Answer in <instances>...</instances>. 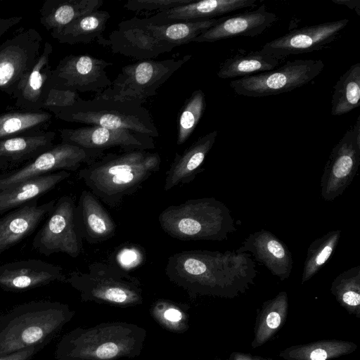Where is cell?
I'll list each match as a JSON object with an SVG mask.
<instances>
[{
  "label": "cell",
  "instance_id": "1",
  "mask_svg": "<svg viewBox=\"0 0 360 360\" xmlns=\"http://www.w3.org/2000/svg\"><path fill=\"white\" fill-rule=\"evenodd\" d=\"M256 264L248 252L184 250L171 255L165 274L192 300L199 296L233 299L255 284Z\"/></svg>",
  "mask_w": 360,
  "mask_h": 360
},
{
  "label": "cell",
  "instance_id": "2",
  "mask_svg": "<svg viewBox=\"0 0 360 360\" xmlns=\"http://www.w3.org/2000/svg\"><path fill=\"white\" fill-rule=\"evenodd\" d=\"M158 153L145 150L110 153L78 172L89 191L110 207H119L124 197L135 193L160 168Z\"/></svg>",
  "mask_w": 360,
  "mask_h": 360
},
{
  "label": "cell",
  "instance_id": "3",
  "mask_svg": "<svg viewBox=\"0 0 360 360\" xmlns=\"http://www.w3.org/2000/svg\"><path fill=\"white\" fill-rule=\"evenodd\" d=\"M146 338L143 327L123 321L77 327L62 337L55 357L57 360L133 359L141 354Z\"/></svg>",
  "mask_w": 360,
  "mask_h": 360
},
{
  "label": "cell",
  "instance_id": "4",
  "mask_svg": "<svg viewBox=\"0 0 360 360\" xmlns=\"http://www.w3.org/2000/svg\"><path fill=\"white\" fill-rule=\"evenodd\" d=\"M67 304L35 300L0 312V356L51 341L74 317Z\"/></svg>",
  "mask_w": 360,
  "mask_h": 360
},
{
  "label": "cell",
  "instance_id": "5",
  "mask_svg": "<svg viewBox=\"0 0 360 360\" xmlns=\"http://www.w3.org/2000/svg\"><path fill=\"white\" fill-rule=\"evenodd\" d=\"M158 221L165 233L184 241H221L237 229L231 210L214 198L169 205L159 214Z\"/></svg>",
  "mask_w": 360,
  "mask_h": 360
},
{
  "label": "cell",
  "instance_id": "6",
  "mask_svg": "<svg viewBox=\"0 0 360 360\" xmlns=\"http://www.w3.org/2000/svg\"><path fill=\"white\" fill-rule=\"evenodd\" d=\"M56 118L113 130H127L155 138L159 131L150 112L141 104L128 101L94 97L79 98L70 106L49 108Z\"/></svg>",
  "mask_w": 360,
  "mask_h": 360
},
{
  "label": "cell",
  "instance_id": "7",
  "mask_svg": "<svg viewBox=\"0 0 360 360\" xmlns=\"http://www.w3.org/2000/svg\"><path fill=\"white\" fill-rule=\"evenodd\" d=\"M66 276L65 283L79 293L82 302L121 308L143 303L140 281L115 264L93 262L88 271H73Z\"/></svg>",
  "mask_w": 360,
  "mask_h": 360
},
{
  "label": "cell",
  "instance_id": "8",
  "mask_svg": "<svg viewBox=\"0 0 360 360\" xmlns=\"http://www.w3.org/2000/svg\"><path fill=\"white\" fill-rule=\"evenodd\" d=\"M191 57V55H186L181 58L143 60L127 65L112 81V84L96 94L95 97L128 101L142 105L147 99L155 96L158 89Z\"/></svg>",
  "mask_w": 360,
  "mask_h": 360
},
{
  "label": "cell",
  "instance_id": "9",
  "mask_svg": "<svg viewBox=\"0 0 360 360\" xmlns=\"http://www.w3.org/2000/svg\"><path fill=\"white\" fill-rule=\"evenodd\" d=\"M324 68L321 60H288L271 71L233 79L229 85L234 92L248 97H264L291 91L318 76Z\"/></svg>",
  "mask_w": 360,
  "mask_h": 360
},
{
  "label": "cell",
  "instance_id": "10",
  "mask_svg": "<svg viewBox=\"0 0 360 360\" xmlns=\"http://www.w3.org/2000/svg\"><path fill=\"white\" fill-rule=\"evenodd\" d=\"M75 202L70 195L56 200L55 205L32 240V247L46 257L65 253L77 257L82 250V240L75 220Z\"/></svg>",
  "mask_w": 360,
  "mask_h": 360
},
{
  "label": "cell",
  "instance_id": "11",
  "mask_svg": "<svg viewBox=\"0 0 360 360\" xmlns=\"http://www.w3.org/2000/svg\"><path fill=\"white\" fill-rule=\"evenodd\" d=\"M105 153L61 142L27 163L0 174V191L22 181L58 171L75 172L90 165Z\"/></svg>",
  "mask_w": 360,
  "mask_h": 360
},
{
  "label": "cell",
  "instance_id": "12",
  "mask_svg": "<svg viewBox=\"0 0 360 360\" xmlns=\"http://www.w3.org/2000/svg\"><path fill=\"white\" fill-rule=\"evenodd\" d=\"M360 165V115L333 148L320 181L326 201L341 195L355 177Z\"/></svg>",
  "mask_w": 360,
  "mask_h": 360
},
{
  "label": "cell",
  "instance_id": "13",
  "mask_svg": "<svg viewBox=\"0 0 360 360\" xmlns=\"http://www.w3.org/2000/svg\"><path fill=\"white\" fill-rule=\"evenodd\" d=\"M43 38L33 27L21 30L0 45V91L12 96L37 63Z\"/></svg>",
  "mask_w": 360,
  "mask_h": 360
},
{
  "label": "cell",
  "instance_id": "14",
  "mask_svg": "<svg viewBox=\"0 0 360 360\" xmlns=\"http://www.w3.org/2000/svg\"><path fill=\"white\" fill-rule=\"evenodd\" d=\"M112 63L89 54H70L52 70L51 88L75 92L100 93L112 84L106 68Z\"/></svg>",
  "mask_w": 360,
  "mask_h": 360
},
{
  "label": "cell",
  "instance_id": "15",
  "mask_svg": "<svg viewBox=\"0 0 360 360\" xmlns=\"http://www.w3.org/2000/svg\"><path fill=\"white\" fill-rule=\"evenodd\" d=\"M97 41L108 46L114 53L139 60H151L176 47L153 32L145 18L137 17L120 22L108 39L101 37Z\"/></svg>",
  "mask_w": 360,
  "mask_h": 360
},
{
  "label": "cell",
  "instance_id": "16",
  "mask_svg": "<svg viewBox=\"0 0 360 360\" xmlns=\"http://www.w3.org/2000/svg\"><path fill=\"white\" fill-rule=\"evenodd\" d=\"M60 136L63 143L101 153L117 147L124 151L148 150L155 148L154 139L150 136L127 130H113L94 125L62 129L60 130Z\"/></svg>",
  "mask_w": 360,
  "mask_h": 360
},
{
  "label": "cell",
  "instance_id": "17",
  "mask_svg": "<svg viewBox=\"0 0 360 360\" xmlns=\"http://www.w3.org/2000/svg\"><path fill=\"white\" fill-rule=\"evenodd\" d=\"M348 22V19H342L293 30L266 43L261 50L279 60L292 54L320 50L335 41Z\"/></svg>",
  "mask_w": 360,
  "mask_h": 360
},
{
  "label": "cell",
  "instance_id": "18",
  "mask_svg": "<svg viewBox=\"0 0 360 360\" xmlns=\"http://www.w3.org/2000/svg\"><path fill=\"white\" fill-rule=\"evenodd\" d=\"M66 275L60 266L37 259L13 261L0 264V288L20 292L47 285L65 283Z\"/></svg>",
  "mask_w": 360,
  "mask_h": 360
},
{
  "label": "cell",
  "instance_id": "19",
  "mask_svg": "<svg viewBox=\"0 0 360 360\" xmlns=\"http://www.w3.org/2000/svg\"><path fill=\"white\" fill-rule=\"evenodd\" d=\"M248 252L281 281L289 278L293 266L288 246L273 233L261 229L250 233L235 250Z\"/></svg>",
  "mask_w": 360,
  "mask_h": 360
},
{
  "label": "cell",
  "instance_id": "20",
  "mask_svg": "<svg viewBox=\"0 0 360 360\" xmlns=\"http://www.w3.org/2000/svg\"><path fill=\"white\" fill-rule=\"evenodd\" d=\"M56 200H32L0 215V255L31 235L53 208Z\"/></svg>",
  "mask_w": 360,
  "mask_h": 360
},
{
  "label": "cell",
  "instance_id": "21",
  "mask_svg": "<svg viewBox=\"0 0 360 360\" xmlns=\"http://www.w3.org/2000/svg\"><path fill=\"white\" fill-rule=\"evenodd\" d=\"M277 20L275 13L262 5L257 10L221 17L220 20L199 36L195 42H214L238 36L255 37L274 24Z\"/></svg>",
  "mask_w": 360,
  "mask_h": 360
},
{
  "label": "cell",
  "instance_id": "22",
  "mask_svg": "<svg viewBox=\"0 0 360 360\" xmlns=\"http://www.w3.org/2000/svg\"><path fill=\"white\" fill-rule=\"evenodd\" d=\"M75 220L82 238L89 244L104 242L116 234L117 226L111 215L89 190H83L79 195Z\"/></svg>",
  "mask_w": 360,
  "mask_h": 360
},
{
  "label": "cell",
  "instance_id": "23",
  "mask_svg": "<svg viewBox=\"0 0 360 360\" xmlns=\"http://www.w3.org/2000/svg\"><path fill=\"white\" fill-rule=\"evenodd\" d=\"M53 46L45 42L41 54L27 76L22 80L11 96L15 105L20 110H44V105L51 89L52 69L49 58Z\"/></svg>",
  "mask_w": 360,
  "mask_h": 360
},
{
  "label": "cell",
  "instance_id": "24",
  "mask_svg": "<svg viewBox=\"0 0 360 360\" xmlns=\"http://www.w3.org/2000/svg\"><path fill=\"white\" fill-rule=\"evenodd\" d=\"M218 131L214 130L199 137L181 154L176 153L166 172L164 190L169 191L179 184H189L204 171L203 162L212 149Z\"/></svg>",
  "mask_w": 360,
  "mask_h": 360
},
{
  "label": "cell",
  "instance_id": "25",
  "mask_svg": "<svg viewBox=\"0 0 360 360\" xmlns=\"http://www.w3.org/2000/svg\"><path fill=\"white\" fill-rule=\"evenodd\" d=\"M56 132L27 134L0 141V171L12 170L53 146Z\"/></svg>",
  "mask_w": 360,
  "mask_h": 360
},
{
  "label": "cell",
  "instance_id": "26",
  "mask_svg": "<svg viewBox=\"0 0 360 360\" xmlns=\"http://www.w3.org/2000/svg\"><path fill=\"white\" fill-rule=\"evenodd\" d=\"M257 0L195 1L162 12L148 18L154 22L202 20L256 5Z\"/></svg>",
  "mask_w": 360,
  "mask_h": 360
},
{
  "label": "cell",
  "instance_id": "27",
  "mask_svg": "<svg viewBox=\"0 0 360 360\" xmlns=\"http://www.w3.org/2000/svg\"><path fill=\"white\" fill-rule=\"evenodd\" d=\"M71 173L62 170L33 178L0 191V215L38 198L53 190Z\"/></svg>",
  "mask_w": 360,
  "mask_h": 360
},
{
  "label": "cell",
  "instance_id": "28",
  "mask_svg": "<svg viewBox=\"0 0 360 360\" xmlns=\"http://www.w3.org/2000/svg\"><path fill=\"white\" fill-rule=\"evenodd\" d=\"M102 0H46L40 10V23L51 33L56 32L81 16L98 10Z\"/></svg>",
  "mask_w": 360,
  "mask_h": 360
},
{
  "label": "cell",
  "instance_id": "29",
  "mask_svg": "<svg viewBox=\"0 0 360 360\" xmlns=\"http://www.w3.org/2000/svg\"><path fill=\"white\" fill-rule=\"evenodd\" d=\"M288 297L285 291L264 302L257 314L251 347L256 349L269 341L283 326L288 316Z\"/></svg>",
  "mask_w": 360,
  "mask_h": 360
},
{
  "label": "cell",
  "instance_id": "30",
  "mask_svg": "<svg viewBox=\"0 0 360 360\" xmlns=\"http://www.w3.org/2000/svg\"><path fill=\"white\" fill-rule=\"evenodd\" d=\"M110 18L107 11L98 9L79 17L51 35L61 44H89L102 37Z\"/></svg>",
  "mask_w": 360,
  "mask_h": 360
},
{
  "label": "cell",
  "instance_id": "31",
  "mask_svg": "<svg viewBox=\"0 0 360 360\" xmlns=\"http://www.w3.org/2000/svg\"><path fill=\"white\" fill-rule=\"evenodd\" d=\"M52 114L45 110H15L0 114V141L10 138L45 131Z\"/></svg>",
  "mask_w": 360,
  "mask_h": 360
},
{
  "label": "cell",
  "instance_id": "32",
  "mask_svg": "<svg viewBox=\"0 0 360 360\" xmlns=\"http://www.w3.org/2000/svg\"><path fill=\"white\" fill-rule=\"evenodd\" d=\"M356 348L353 342L323 340L287 347L278 356L285 360H330L349 354Z\"/></svg>",
  "mask_w": 360,
  "mask_h": 360
},
{
  "label": "cell",
  "instance_id": "33",
  "mask_svg": "<svg viewBox=\"0 0 360 360\" xmlns=\"http://www.w3.org/2000/svg\"><path fill=\"white\" fill-rule=\"evenodd\" d=\"M278 64L279 60L262 50L251 51L225 60L217 75L221 79L240 78L273 70Z\"/></svg>",
  "mask_w": 360,
  "mask_h": 360
},
{
  "label": "cell",
  "instance_id": "34",
  "mask_svg": "<svg viewBox=\"0 0 360 360\" xmlns=\"http://www.w3.org/2000/svg\"><path fill=\"white\" fill-rule=\"evenodd\" d=\"M221 19L202 20L154 22L146 18L148 27L158 37L175 46L193 41L200 34L216 25Z\"/></svg>",
  "mask_w": 360,
  "mask_h": 360
},
{
  "label": "cell",
  "instance_id": "35",
  "mask_svg": "<svg viewBox=\"0 0 360 360\" xmlns=\"http://www.w3.org/2000/svg\"><path fill=\"white\" fill-rule=\"evenodd\" d=\"M332 115L348 113L360 105V63L352 66L339 78L333 87Z\"/></svg>",
  "mask_w": 360,
  "mask_h": 360
},
{
  "label": "cell",
  "instance_id": "36",
  "mask_svg": "<svg viewBox=\"0 0 360 360\" xmlns=\"http://www.w3.org/2000/svg\"><path fill=\"white\" fill-rule=\"evenodd\" d=\"M330 292L349 314L360 318V266L351 267L336 276Z\"/></svg>",
  "mask_w": 360,
  "mask_h": 360
},
{
  "label": "cell",
  "instance_id": "37",
  "mask_svg": "<svg viewBox=\"0 0 360 360\" xmlns=\"http://www.w3.org/2000/svg\"><path fill=\"white\" fill-rule=\"evenodd\" d=\"M190 306L173 300L160 298L150 306L152 318L164 329L175 333H184L189 328Z\"/></svg>",
  "mask_w": 360,
  "mask_h": 360
},
{
  "label": "cell",
  "instance_id": "38",
  "mask_svg": "<svg viewBox=\"0 0 360 360\" xmlns=\"http://www.w3.org/2000/svg\"><path fill=\"white\" fill-rule=\"evenodd\" d=\"M340 233V230L330 231L310 244L303 265L302 284L311 279L328 262L338 246Z\"/></svg>",
  "mask_w": 360,
  "mask_h": 360
},
{
  "label": "cell",
  "instance_id": "39",
  "mask_svg": "<svg viewBox=\"0 0 360 360\" xmlns=\"http://www.w3.org/2000/svg\"><path fill=\"white\" fill-rule=\"evenodd\" d=\"M206 108L205 95L201 89L194 91L185 101L178 118L176 144L184 143L191 136Z\"/></svg>",
  "mask_w": 360,
  "mask_h": 360
},
{
  "label": "cell",
  "instance_id": "40",
  "mask_svg": "<svg viewBox=\"0 0 360 360\" xmlns=\"http://www.w3.org/2000/svg\"><path fill=\"white\" fill-rule=\"evenodd\" d=\"M195 0H129L123 7L134 12L158 11L162 12L180 6L192 3Z\"/></svg>",
  "mask_w": 360,
  "mask_h": 360
},
{
  "label": "cell",
  "instance_id": "41",
  "mask_svg": "<svg viewBox=\"0 0 360 360\" xmlns=\"http://www.w3.org/2000/svg\"><path fill=\"white\" fill-rule=\"evenodd\" d=\"M80 97L77 92L51 88L44 105V110L49 108H65L72 105Z\"/></svg>",
  "mask_w": 360,
  "mask_h": 360
},
{
  "label": "cell",
  "instance_id": "42",
  "mask_svg": "<svg viewBox=\"0 0 360 360\" xmlns=\"http://www.w3.org/2000/svg\"><path fill=\"white\" fill-rule=\"evenodd\" d=\"M115 257L117 261L115 264L127 271L126 269L136 267L141 263L143 255L138 247L130 245L120 249L117 252Z\"/></svg>",
  "mask_w": 360,
  "mask_h": 360
},
{
  "label": "cell",
  "instance_id": "43",
  "mask_svg": "<svg viewBox=\"0 0 360 360\" xmlns=\"http://www.w3.org/2000/svg\"><path fill=\"white\" fill-rule=\"evenodd\" d=\"M49 342H44L0 356V360H32Z\"/></svg>",
  "mask_w": 360,
  "mask_h": 360
},
{
  "label": "cell",
  "instance_id": "44",
  "mask_svg": "<svg viewBox=\"0 0 360 360\" xmlns=\"http://www.w3.org/2000/svg\"><path fill=\"white\" fill-rule=\"evenodd\" d=\"M22 20V16L0 18V37Z\"/></svg>",
  "mask_w": 360,
  "mask_h": 360
},
{
  "label": "cell",
  "instance_id": "45",
  "mask_svg": "<svg viewBox=\"0 0 360 360\" xmlns=\"http://www.w3.org/2000/svg\"><path fill=\"white\" fill-rule=\"evenodd\" d=\"M229 360H274L269 358H264L259 356L252 355L248 353L234 352L231 354Z\"/></svg>",
  "mask_w": 360,
  "mask_h": 360
},
{
  "label": "cell",
  "instance_id": "46",
  "mask_svg": "<svg viewBox=\"0 0 360 360\" xmlns=\"http://www.w3.org/2000/svg\"><path fill=\"white\" fill-rule=\"evenodd\" d=\"M333 2L339 5L346 6L354 11L358 15H360V1L359 0H332Z\"/></svg>",
  "mask_w": 360,
  "mask_h": 360
},
{
  "label": "cell",
  "instance_id": "47",
  "mask_svg": "<svg viewBox=\"0 0 360 360\" xmlns=\"http://www.w3.org/2000/svg\"><path fill=\"white\" fill-rule=\"evenodd\" d=\"M2 1V0H0V1Z\"/></svg>",
  "mask_w": 360,
  "mask_h": 360
}]
</instances>
